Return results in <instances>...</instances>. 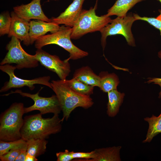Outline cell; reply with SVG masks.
I'll list each match as a JSON object with an SVG mask.
<instances>
[{
	"label": "cell",
	"mask_w": 161,
	"mask_h": 161,
	"mask_svg": "<svg viewBox=\"0 0 161 161\" xmlns=\"http://www.w3.org/2000/svg\"><path fill=\"white\" fill-rule=\"evenodd\" d=\"M41 87L38 92L35 94H31L22 92L21 90H16L14 92L5 94L3 96H8L10 94L17 93L23 97H29L34 101L33 105L28 107L24 108L25 113L31 111L38 110L42 114L52 113L54 114H59L61 111L58 99L56 95H53L50 97H43L39 95Z\"/></svg>",
	"instance_id": "obj_8"
},
{
	"label": "cell",
	"mask_w": 161,
	"mask_h": 161,
	"mask_svg": "<svg viewBox=\"0 0 161 161\" xmlns=\"http://www.w3.org/2000/svg\"><path fill=\"white\" fill-rule=\"evenodd\" d=\"M10 15L12 21L8 37H16L26 46L31 45L29 35L30 22L19 17L14 11L11 12Z\"/></svg>",
	"instance_id": "obj_13"
},
{
	"label": "cell",
	"mask_w": 161,
	"mask_h": 161,
	"mask_svg": "<svg viewBox=\"0 0 161 161\" xmlns=\"http://www.w3.org/2000/svg\"><path fill=\"white\" fill-rule=\"evenodd\" d=\"M97 2L94 7L82 10L78 19L72 27L71 39H77L89 33L100 32L111 21L110 16L106 14L100 16L96 15Z\"/></svg>",
	"instance_id": "obj_5"
},
{
	"label": "cell",
	"mask_w": 161,
	"mask_h": 161,
	"mask_svg": "<svg viewBox=\"0 0 161 161\" xmlns=\"http://www.w3.org/2000/svg\"><path fill=\"white\" fill-rule=\"evenodd\" d=\"M58 114L47 118H43L41 113L25 117L21 130V138L26 141L33 139H45L51 134L59 133L62 129V122Z\"/></svg>",
	"instance_id": "obj_1"
},
{
	"label": "cell",
	"mask_w": 161,
	"mask_h": 161,
	"mask_svg": "<svg viewBox=\"0 0 161 161\" xmlns=\"http://www.w3.org/2000/svg\"><path fill=\"white\" fill-rule=\"evenodd\" d=\"M159 57L161 58V51H160L158 54Z\"/></svg>",
	"instance_id": "obj_32"
},
{
	"label": "cell",
	"mask_w": 161,
	"mask_h": 161,
	"mask_svg": "<svg viewBox=\"0 0 161 161\" xmlns=\"http://www.w3.org/2000/svg\"><path fill=\"white\" fill-rule=\"evenodd\" d=\"M41 0H32L27 4H22L13 7V11L19 17L28 21L31 19L51 22L44 14L41 4Z\"/></svg>",
	"instance_id": "obj_11"
},
{
	"label": "cell",
	"mask_w": 161,
	"mask_h": 161,
	"mask_svg": "<svg viewBox=\"0 0 161 161\" xmlns=\"http://www.w3.org/2000/svg\"><path fill=\"white\" fill-rule=\"evenodd\" d=\"M27 142V141H26ZM27 142L24 145L10 150L7 153L0 156L1 161H14L23 151L27 150Z\"/></svg>",
	"instance_id": "obj_25"
},
{
	"label": "cell",
	"mask_w": 161,
	"mask_h": 161,
	"mask_svg": "<svg viewBox=\"0 0 161 161\" xmlns=\"http://www.w3.org/2000/svg\"><path fill=\"white\" fill-rule=\"evenodd\" d=\"M28 154L37 157L44 153L47 141L45 139H31L27 141Z\"/></svg>",
	"instance_id": "obj_21"
},
{
	"label": "cell",
	"mask_w": 161,
	"mask_h": 161,
	"mask_svg": "<svg viewBox=\"0 0 161 161\" xmlns=\"http://www.w3.org/2000/svg\"><path fill=\"white\" fill-rule=\"evenodd\" d=\"M57 161H71L73 159L71 151L66 149L64 152H59L56 153Z\"/></svg>",
	"instance_id": "obj_28"
},
{
	"label": "cell",
	"mask_w": 161,
	"mask_h": 161,
	"mask_svg": "<svg viewBox=\"0 0 161 161\" xmlns=\"http://www.w3.org/2000/svg\"><path fill=\"white\" fill-rule=\"evenodd\" d=\"M27 150L22 151L16 157L15 161H25L27 155Z\"/></svg>",
	"instance_id": "obj_30"
},
{
	"label": "cell",
	"mask_w": 161,
	"mask_h": 161,
	"mask_svg": "<svg viewBox=\"0 0 161 161\" xmlns=\"http://www.w3.org/2000/svg\"><path fill=\"white\" fill-rule=\"evenodd\" d=\"M73 78L87 85L98 87L99 77L88 66H83L76 70Z\"/></svg>",
	"instance_id": "obj_16"
},
{
	"label": "cell",
	"mask_w": 161,
	"mask_h": 161,
	"mask_svg": "<svg viewBox=\"0 0 161 161\" xmlns=\"http://www.w3.org/2000/svg\"><path fill=\"white\" fill-rule=\"evenodd\" d=\"M85 0H72V3L65 11L57 17L50 18L51 22L58 25L63 24L72 27L78 19L83 3Z\"/></svg>",
	"instance_id": "obj_12"
},
{
	"label": "cell",
	"mask_w": 161,
	"mask_h": 161,
	"mask_svg": "<svg viewBox=\"0 0 161 161\" xmlns=\"http://www.w3.org/2000/svg\"><path fill=\"white\" fill-rule=\"evenodd\" d=\"M22 138L18 140L6 142L0 141V156L5 154L13 148L20 146L26 143Z\"/></svg>",
	"instance_id": "obj_24"
},
{
	"label": "cell",
	"mask_w": 161,
	"mask_h": 161,
	"mask_svg": "<svg viewBox=\"0 0 161 161\" xmlns=\"http://www.w3.org/2000/svg\"><path fill=\"white\" fill-rule=\"evenodd\" d=\"M29 35L31 44H32L41 37L47 32L55 33L59 29V25L52 22H47L40 20L30 21L29 22Z\"/></svg>",
	"instance_id": "obj_14"
},
{
	"label": "cell",
	"mask_w": 161,
	"mask_h": 161,
	"mask_svg": "<svg viewBox=\"0 0 161 161\" xmlns=\"http://www.w3.org/2000/svg\"><path fill=\"white\" fill-rule=\"evenodd\" d=\"M23 103H15L1 113L0 118V140L10 142L21 138V130L25 113Z\"/></svg>",
	"instance_id": "obj_3"
},
{
	"label": "cell",
	"mask_w": 161,
	"mask_h": 161,
	"mask_svg": "<svg viewBox=\"0 0 161 161\" xmlns=\"http://www.w3.org/2000/svg\"><path fill=\"white\" fill-rule=\"evenodd\" d=\"M148 80L146 82L148 83H153L154 84L158 85L161 88V90L159 93V98L161 97V78H149L148 79Z\"/></svg>",
	"instance_id": "obj_29"
},
{
	"label": "cell",
	"mask_w": 161,
	"mask_h": 161,
	"mask_svg": "<svg viewBox=\"0 0 161 161\" xmlns=\"http://www.w3.org/2000/svg\"><path fill=\"white\" fill-rule=\"evenodd\" d=\"M144 120L148 123L149 127L145 139L142 142L150 143L154 137L161 133V113L158 116L153 114L150 117L145 118Z\"/></svg>",
	"instance_id": "obj_20"
},
{
	"label": "cell",
	"mask_w": 161,
	"mask_h": 161,
	"mask_svg": "<svg viewBox=\"0 0 161 161\" xmlns=\"http://www.w3.org/2000/svg\"><path fill=\"white\" fill-rule=\"evenodd\" d=\"M72 31V27L62 25L56 32L45 35L38 39L35 41V47L38 49L48 45H57L69 53V57L65 60L67 61L70 60L78 59L88 56V52L79 49L72 42L71 39Z\"/></svg>",
	"instance_id": "obj_4"
},
{
	"label": "cell",
	"mask_w": 161,
	"mask_h": 161,
	"mask_svg": "<svg viewBox=\"0 0 161 161\" xmlns=\"http://www.w3.org/2000/svg\"><path fill=\"white\" fill-rule=\"evenodd\" d=\"M136 21L131 13L124 17H117L100 32L101 34V44L103 50L106 45V39L109 36L120 35L125 38L128 44L135 47V39L131 31L134 22Z\"/></svg>",
	"instance_id": "obj_6"
},
{
	"label": "cell",
	"mask_w": 161,
	"mask_h": 161,
	"mask_svg": "<svg viewBox=\"0 0 161 161\" xmlns=\"http://www.w3.org/2000/svg\"><path fill=\"white\" fill-rule=\"evenodd\" d=\"M11 15L8 12H3L0 15V35L9 33L11 24Z\"/></svg>",
	"instance_id": "obj_23"
},
{
	"label": "cell",
	"mask_w": 161,
	"mask_h": 161,
	"mask_svg": "<svg viewBox=\"0 0 161 161\" xmlns=\"http://www.w3.org/2000/svg\"><path fill=\"white\" fill-rule=\"evenodd\" d=\"M157 0L159 1L161 3V0Z\"/></svg>",
	"instance_id": "obj_33"
},
{
	"label": "cell",
	"mask_w": 161,
	"mask_h": 161,
	"mask_svg": "<svg viewBox=\"0 0 161 161\" xmlns=\"http://www.w3.org/2000/svg\"><path fill=\"white\" fill-rule=\"evenodd\" d=\"M52 89L55 94L59 103L63 117L62 122L67 120L72 112L78 107L88 109L94 104L90 95L78 93L72 89L61 80L52 81Z\"/></svg>",
	"instance_id": "obj_2"
},
{
	"label": "cell",
	"mask_w": 161,
	"mask_h": 161,
	"mask_svg": "<svg viewBox=\"0 0 161 161\" xmlns=\"http://www.w3.org/2000/svg\"><path fill=\"white\" fill-rule=\"evenodd\" d=\"M16 69L15 66L10 64L1 65L0 69L6 73L9 76V80L6 82L2 87L0 92H5L12 88H21L24 86L29 87L31 90H33L35 84H40L47 86L52 89L51 83L49 82L50 78L49 76H45L36 78L31 80L22 79L17 77L14 73Z\"/></svg>",
	"instance_id": "obj_9"
},
{
	"label": "cell",
	"mask_w": 161,
	"mask_h": 161,
	"mask_svg": "<svg viewBox=\"0 0 161 161\" xmlns=\"http://www.w3.org/2000/svg\"><path fill=\"white\" fill-rule=\"evenodd\" d=\"M108 101L107 106V114L109 117L115 116L119 112L120 107L123 102L125 94L118 91L117 89L108 93Z\"/></svg>",
	"instance_id": "obj_18"
},
{
	"label": "cell",
	"mask_w": 161,
	"mask_h": 161,
	"mask_svg": "<svg viewBox=\"0 0 161 161\" xmlns=\"http://www.w3.org/2000/svg\"><path fill=\"white\" fill-rule=\"evenodd\" d=\"M54 0L56 1V0Z\"/></svg>",
	"instance_id": "obj_34"
},
{
	"label": "cell",
	"mask_w": 161,
	"mask_h": 161,
	"mask_svg": "<svg viewBox=\"0 0 161 161\" xmlns=\"http://www.w3.org/2000/svg\"><path fill=\"white\" fill-rule=\"evenodd\" d=\"M72 157L74 159L77 161H86L87 160L92 159L94 157V150L90 152H75L71 151Z\"/></svg>",
	"instance_id": "obj_27"
},
{
	"label": "cell",
	"mask_w": 161,
	"mask_h": 161,
	"mask_svg": "<svg viewBox=\"0 0 161 161\" xmlns=\"http://www.w3.org/2000/svg\"><path fill=\"white\" fill-rule=\"evenodd\" d=\"M6 48L8 52L1 62V65L15 64L16 69H19L38 66V61L35 58V55L26 52L22 48L20 40L16 37H11Z\"/></svg>",
	"instance_id": "obj_7"
},
{
	"label": "cell",
	"mask_w": 161,
	"mask_h": 161,
	"mask_svg": "<svg viewBox=\"0 0 161 161\" xmlns=\"http://www.w3.org/2000/svg\"><path fill=\"white\" fill-rule=\"evenodd\" d=\"M120 146L97 148L94 150V157L86 161H120Z\"/></svg>",
	"instance_id": "obj_15"
},
{
	"label": "cell",
	"mask_w": 161,
	"mask_h": 161,
	"mask_svg": "<svg viewBox=\"0 0 161 161\" xmlns=\"http://www.w3.org/2000/svg\"><path fill=\"white\" fill-rule=\"evenodd\" d=\"M64 81L70 88L78 93L89 95L93 94L94 87L86 84L74 78Z\"/></svg>",
	"instance_id": "obj_22"
},
{
	"label": "cell",
	"mask_w": 161,
	"mask_h": 161,
	"mask_svg": "<svg viewBox=\"0 0 161 161\" xmlns=\"http://www.w3.org/2000/svg\"><path fill=\"white\" fill-rule=\"evenodd\" d=\"M146 0H117L114 4L108 9L106 14L110 16L115 15L124 17L127 13L137 3Z\"/></svg>",
	"instance_id": "obj_17"
},
{
	"label": "cell",
	"mask_w": 161,
	"mask_h": 161,
	"mask_svg": "<svg viewBox=\"0 0 161 161\" xmlns=\"http://www.w3.org/2000/svg\"><path fill=\"white\" fill-rule=\"evenodd\" d=\"M98 75L100 79L98 87L103 92L108 93L117 89L120 81L118 77L115 74L102 71Z\"/></svg>",
	"instance_id": "obj_19"
},
{
	"label": "cell",
	"mask_w": 161,
	"mask_h": 161,
	"mask_svg": "<svg viewBox=\"0 0 161 161\" xmlns=\"http://www.w3.org/2000/svg\"><path fill=\"white\" fill-rule=\"evenodd\" d=\"M34 55L35 58L42 65L55 73L60 80H66L71 71L68 61H62L57 55H51L41 49H37Z\"/></svg>",
	"instance_id": "obj_10"
},
{
	"label": "cell",
	"mask_w": 161,
	"mask_h": 161,
	"mask_svg": "<svg viewBox=\"0 0 161 161\" xmlns=\"http://www.w3.org/2000/svg\"><path fill=\"white\" fill-rule=\"evenodd\" d=\"M38 159L35 157L33 156L28 154L26 156L25 161H37Z\"/></svg>",
	"instance_id": "obj_31"
},
{
	"label": "cell",
	"mask_w": 161,
	"mask_h": 161,
	"mask_svg": "<svg viewBox=\"0 0 161 161\" xmlns=\"http://www.w3.org/2000/svg\"><path fill=\"white\" fill-rule=\"evenodd\" d=\"M159 11L160 14L156 18L141 17L136 13H133V15L136 20H140L146 21L155 28L159 30L161 36V10H160Z\"/></svg>",
	"instance_id": "obj_26"
}]
</instances>
